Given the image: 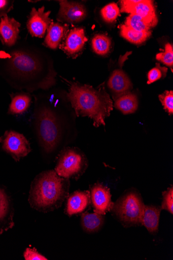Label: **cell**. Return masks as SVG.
<instances>
[{
	"label": "cell",
	"instance_id": "f546056e",
	"mask_svg": "<svg viewBox=\"0 0 173 260\" xmlns=\"http://www.w3.org/2000/svg\"><path fill=\"white\" fill-rule=\"evenodd\" d=\"M23 256L26 260H47L46 257L39 253L35 249L27 248L24 251Z\"/></svg>",
	"mask_w": 173,
	"mask_h": 260
},
{
	"label": "cell",
	"instance_id": "5b68a950",
	"mask_svg": "<svg viewBox=\"0 0 173 260\" xmlns=\"http://www.w3.org/2000/svg\"><path fill=\"white\" fill-rule=\"evenodd\" d=\"M145 205L141 195L132 191L114 203L112 211L125 227L142 225Z\"/></svg>",
	"mask_w": 173,
	"mask_h": 260
},
{
	"label": "cell",
	"instance_id": "e0dca14e",
	"mask_svg": "<svg viewBox=\"0 0 173 260\" xmlns=\"http://www.w3.org/2000/svg\"><path fill=\"white\" fill-rule=\"evenodd\" d=\"M68 25L52 22L47 29V33L44 44L51 49H56L62 39L68 32Z\"/></svg>",
	"mask_w": 173,
	"mask_h": 260
},
{
	"label": "cell",
	"instance_id": "30bf717a",
	"mask_svg": "<svg viewBox=\"0 0 173 260\" xmlns=\"http://www.w3.org/2000/svg\"><path fill=\"white\" fill-rule=\"evenodd\" d=\"M51 11H45L43 7L38 10L33 8L27 21V28L33 37L43 38L53 20L49 17Z\"/></svg>",
	"mask_w": 173,
	"mask_h": 260
},
{
	"label": "cell",
	"instance_id": "4fadbf2b",
	"mask_svg": "<svg viewBox=\"0 0 173 260\" xmlns=\"http://www.w3.org/2000/svg\"><path fill=\"white\" fill-rule=\"evenodd\" d=\"M88 38L83 28H74L67 34L65 42L60 48L68 55L75 57L82 51Z\"/></svg>",
	"mask_w": 173,
	"mask_h": 260
},
{
	"label": "cell",
	"instance_id": "d4e9b609",
	"mask_svg": "<svg viewBox=\"0 0 173 260\" xmlns=\"http://www.w3.org/2000/svg\"><path fill=\"white\" fill-rule=\"evenodd\" d=\"M103 20L108 23H113L120 16V9L115 3L110 4L101 10Z\"/></svg>",
	"mask_w": 173,
	"mask_h": 260
},
{
	"label": "cell",
	"instance_id": "277c9868",
	"mask_svg": "<svg viewBox=\"0 0 173 260\" xmlns=\"http://www.w3.org/2000/svg\"><path fill=\"white\" fill-rule=\"evenodd\" d=\"M35 100L31 121L33 132L43 151L51 154L58 147L62 138L60 119L51 99L47 100L45 94L37 96Z\"/></svg>",
	"mask_w": 173,
	"mask_h": 260
},
{
	"label": "cell",
	"instance_id": "2e32d148",
	"mask_svg": "<svg viewBox=\"0 0 173 260\" xmlns=\"http://www.w3.org/2000/svg\"><path fill=\"white\" fill-rule=\"evenodd\" d=\"M108 86L116 98L129 92L133 87L129 78L120 69L113 72L109 80Z\"/></svg>",
	"mask_w": 173,
	"mask_h": 260
},
{
	"label": "cell",
	"instance_id": "4dcf8cb0",
	"mask_svg": "<svg viewBox=\"0 0 173 260\" xmlns=\"http://www.w3.org/2000/svg\"><path fill=\"white\" fill-rule=\"evenodd\" d=\"M13 1L0 0V20L13 9Z\"/></svg>",
	"mask_w": 173,
	"mask_h": 260
},
{
	"label": "cell",
	"instance_id": "4316f807",
	"mask_svg": "<svg viewBox=\"0 0 173 260\" xmlns=\"http://www.w3.org/2000/svg\"><path fill=\"white\" fill-rule=\"evenodd\" d=\"M167 72V68L162 67L159 63H156L155 68L148 74V84H151L162 78H165Z\"/></svg>",
	"mask_w": 173,
	"mask_h": 260
},
{
	"label": "cell",
	"instance_id": "44dd1931",
	"mask_svg": "<svg viewBox=\"0 0 173 260\" xmlns=\"http://www.w3.org/2000/svg\"><path fill=\"white\" fill-rule=\"evenodd\" d=\"M105 223L104 215L94 212H85L82 215L81 224L83 230L87 233H92L100 230Z\"/></svg>",
	"mask_w": 173,
	"mask_h": 260
},
{
	"label": "cell",
	"instance_id": "ac0fdd59",
	"mask_svg": "<svg viewBox=\"0 0 173 260\" xmlns=\"http://www.w3.org/2000/svg\"><path fill=\"white\" fill-rule=\"evenodd\" d=\"M161 210V208L159 206H145L142 225L144 226L151 234H155L158 232Z\"/></svg>",
	"mask_w": 173,
	"mask_h": 260
},
{
	"label": "cell",
	"instance_id": "7a4b0ae2",
	"mask_svg": "<svg viewBox=\"0 0 173 260\" xmlns=\"http://www.w3.org/2000/svg\"><path fill=\"white\" fill-rule=\"evenodd\" d=\"M70 86L66 97L78 116H87L97 127L106 125V117L113 110V102L103 84L97 89L89 85L67 81Z\"/></svg>",
	"mask_w": 173,
	"mask_h": 260
},
{
	"label": "cell",
	"instance_id": "52a82bcc",
	"mask_svg": "<svg viewBox=\"0 0 173 260\" xmlns=\"http://www.w3.org/2000/svg\"><path fill=\"white\" fill-rule=\"evenodd\" d=\"M3 149L16 161L27 156L31 151L30 144L22 134L13 131H6L0 137Z\"/></svg>",
	"mask_w": 173,
	"mask_h": 260
},
{
	"label": "cell",
	"instance_id": "3957f363",
	"mask_svg": "<svg viewBox=\"0 0 173 260\" xmlns=\"http://www.w3.org/2000/svg\"><path fill=\"white\" fill-rule=\"evenodd\" d=\"M69 179L54 170L44 171L32 181L28 201L30 206L44 213L60 208L69 196Z\"/></svg>",
	"mask_w": 173,
	"mask_h": 260
},
{
	"label": "cell",
	"instance_id": "f1b7e54d",
	"mask_svg": "<svg viewBox=\"0 0 173 260\" xmlns=\"http://www.w3.org/2000/svg\"><path fill=\"white\" fill-rule=\"evenodd\" d=\"M163 199L161 205V209L165 210L173 214V188L171 186L162 193Z\"/></svg>",
	"mask_w": 173,
	"mask_h": 260
},
{
	"label": "cell",
	"instance_id": "ba28073f",
	"mask_svg": "<svg viewBox=\"0 0 173 260\" xmlns=\"http://www.w3.org/2000/svg\"><path fill=\"white\" fill-rule=\"evenodd\" d=\"M120 12L140 16L155 27L158 23L154 3L151 0H122Z\"/></svg>",
	"mask_w": 173,
	"mask_h": 260
},
{
	"label": "cell",
	"instance_id": "603a6c76",
	"mask_svg": "<svg viewBox=\"0 0 173 260\" xmlns=\"http://www.w3.org/2000/svg\"><path fill=\"white\" fill-rule=\"evenodd\" d=\"M112 40L105 34L96 35L92 39L91 46L93 51L97 55L105 56L111 49Z\"/></svg>",
	"mask_w": 173,
	"mask_h": 260
},
{
	"label": "cell",
	"instance_id": "9c48e42d",
	"mask_svg": "<svg viewBox=\"0 0 173 260\" xmlns=\"http://www.w3.org/2000/svg\"><path fill=\"white\" fill-rule=\"evenodd\" d=\"M89 192L94 212L105 215L112 210L114 203L109 187L99 183H95L90 188Z\"/></svg>",
	"mask_w": 173,
	"mask_h": 260
},
{
	"label": "cell",
	"instance_id": "ffe728a7",
	"mask_svg": "<svg viewBox=\"0 0 173 260\" xmlns=\"http://www.w3.org/2000/svg\"><path fill=\"white\" fill-rule=\"evenodd\" d=\"M31 96L27 92H19L12 96V102L8 113L10 114H21L30 107Z\"/></svg>",
	"mask_w": 173,
	"mask_h": 260
},
{
	"label": "cell",
	"instance_id": "8992f818",
	"mask_svg": "<svg viewBox=\"0 0 173 260\" xmlns=\"http://www.w3.org/2000/svg\"><path fill=\"white\" fill-rule=\"evenodd\" d=\"M87 167V159L81 150L76 148H67L58 156L55 171L64 178L78 179Z\"/></svg>",
	"mask_w": 173,
	"mask_h": 260
},
{
	"label": "cell",
	"instance_id": "83f0119b",
	"mask_svg": "<svg viewBox=\"0 0 173 260\" xmlns=\"http://www.w3.org/2000/svg\"><path fill=\"white\" fill-rule=\"evenodd\" d=\"M159 99L164 109L169 115L173 114V91L172 90H166L162 94H160Z\"/></svg>",
	"mask_w": 173,
	"mask_h": 260
},
{
	"label": "cell",
	"instance_id": "cb8c5ba5",
	"mask_svg": "<svg viewBox=\"0 0 173 260\" xmlns=\"http://www.w3.org/2000/svg\"><path fill=\"white\" fill-rule=\"evenodd\" d=\"M124 25L140 32L151 31L152 26L141 17L135 14H130L124 22Z\"/></svg>",
	"mask_w": 173,
	"mask_h": 260
},
{
	"label": "cell",
	"instance_id": "7c38bea8",
	"mask_svg": "<svg viewBox=\"0 0 173 260\" xmlns=\"http://www.w3.org/2000/svg\"><path fill=\"white\" fill-rule=\"evenodd\" d=\"M14 209L11 197L5 188L0 187V235L15 225Z\"/></svg>",
	"mask_w": 173,
	"mask_h": 260
},
{
	"label": "cell",
	"instance_id": "6da1fadb",
	"mask_svg": "<svg viewBox=\"0 0 173 260\" xmlns=\"http://www.w3.org/2000/svg\"><path fill=\"white\" fill-rule=\"evenodd\" d=\"M9 60L12 77L21 89L32 92L48 90L55 85L57 74L52 64L44 52L34 47L12 51Z\"/></svg>",
	"mask_w": 173,
	"mask_h": 260
},
{
	"label": "cell",
	"instance_id": "7402d4cb",
	"mask_svg": "<svg viewBox=\"0 0 173 260\" xmlns=\"http://www.w3.org/2000/svg\"><path fill=\"white\" fill-rule=\"evenodd\" d=\"M120 35L131 43L141 44L151 37L152 32L137 31L123 24L120 26Z\"/></svg>",
	"mask_w": 173,
	"mask_h": 260
},
{
	"label": "cell",
	"instance_id": "9a60e30c",
	"mask_svg": "<svg viewBox=\"0 0 173 260\" xmlns=\"http://www.w3.org/2000/svg\"><path fill=\"white\" fill-rule=\"evenodd\" d=\"M67 199L65 212L70 217L82 214L91 203L90 192L88 191L74 192Z\"/></svg>",
	"mask_w": 173,
	"mask_h": 260
},
{
	"label": "cell",
	"instance_id": "5bb4252c",
	"mask_svg": "<svg viewBox=\"0 0 173 260\" xmlns=\"http://www.w3.org/2000/svg\"><path fill=\"white\" fill-rule=\"evenodd\" d=\"M20 23L8 15L0 20V41L7 46H14L18 39Z\"/></svg>",
	"mask_w": 173,
	"mask_h": 260
},
{
	"label": "cell",
	"instance_id": "8fae6325",
	"mask_svg": "<svg viewBox=\"0 0 173 260\" xmlns=\"http://www.w3.org/2000/svg\"><path fill=\"white\" fill-rule=\"evenodd\" d=\"M60 6L57 20L61 22L77 23L85 19L87 15L86 7L81 3L67 1L58 2Z\"/></svg>",
	"mask_w": 173,
	"mask_h": 260
},
{
	"label": "cell",
	"instance_id": "d6986e66",
	"mask_svg": "<svg viewBox=\"0 0 173 260\" xmlns=\"http://www.w3.org/2000/svg\"><path fill=\"white\" fill-rule=\"evenodd\" d=\"M114 106L123 114L133 113L138 108L137 97L135 93L127 92L117 98Z\"/></svg>",
	"mask_w": 173,
	"mask_h": 260
},
{
	"label": "cell",
	"instance_id": "484cf974",
	"mask_svg": "<svg viewBox=\"0 0 173 260\" xmlns=\"http://www.w3.org/2000/svg\"><path fill=\"white\" fill-rule=\"evenodd\" d=\"M156 59L164 64L170 67L172 71L173 66L172 45L170 43H167L165 46L164 52L157 54Z\"/></svg>",
	"mask_w": 173,
	"mask_h": 260
}]
</instances>
